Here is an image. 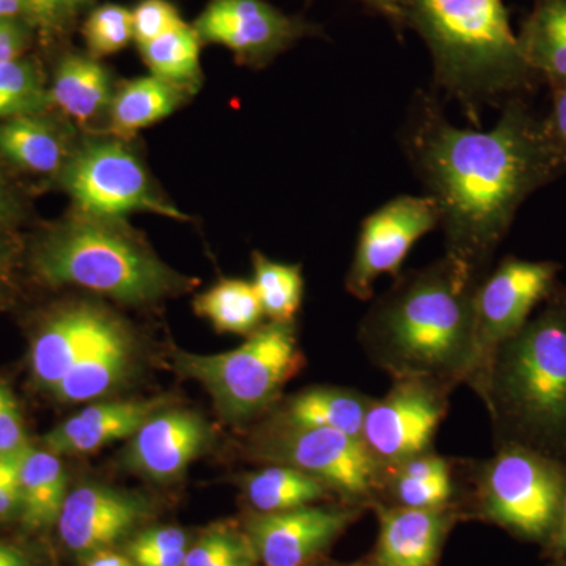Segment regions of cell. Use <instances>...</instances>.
Masks as SVG:
<instances>
[{
  "instance_id": "obj_1",
  "label": "cell",
  "mask_w": 566,
  "mask_h": 566,
  "mask_svg": "<svg viewBox=\"0 0 566 566\" xmlns=\"http://www.w3.org/2000/svg\"><path fill=\"white\" fill-rule=\"evenodd\" d=\"M501 111L488 132L458 128L434 93L419 91L401 129L406 158L438 207L447 255L480 275L528 197L566 174L545 115L526 98Z\"/></svg>"
},
{
  "instance_id": "obj_2",
  "label": "cell",
  "mask_w": 566,
  "mask_h": 566,
  "mask_svg": "<svg viewBox=\"0 0 566 566\" xmlns=\"http://www.w3.org/2000/svg\"><path fill=\"white\" fill-rule=\"evenodd\" d=\"M483 275L446 255L395 277L371 304L359 340L376 367L449 390L475 370L474 297Z\"/></svg>"
},
{
  "instance_id": "obj_3",
  "label": "cell",
  "mask_w": 566,
  "mask_h": 566,
  "mask_svg": "<svg viewBox=\"0 0 566 566\" xmlns=\"http://www.w3.org/2000/svg\"><path fill=\"white\" fill-rule=\"evenodd\" d=\"M405 29L419 33L434 85L472 125L486 107L527 98L542 81L528 69L504 0H401Z\"/></svg>"
},
{
  "instance_id": "obj_4",
  "label": "cell",
  "mask_w": 566,
  "mask_h": 566,
  "mask_svg": "<svg viewBox=\"0 0 566 566\" xmlns=\"http://www.w3.org/2000/svg\"><path fill=\"white\" fill-rule=\"evenodd\" d=\"M499 444L516 442L566 460V289L560 283L495 349L472 387Z\"/></svg>"
},
{
  "instance_id": "obj_5",
  "label": "cell",
  "mask_w": 566,
  "mask_h": 566,
  "mask_svg": "<svg viewBox=\"0 0 566 566\" xmlns=\"http://www.w3.org/2000/svg\"><path fill=\"white\" fill-rule=\"evenodd\" d=\"M33 268L48 285L81 286L134 305L155 303L189 285L122 221L81 212L41 241Z\"/></svg>"
},
{
  "instance_id": "obj_6",
  "label": "cell",
  "mask_w": 566,
  "mask_h": 566,
  "mask_svg": "<svg viewBox=\"0 0 566 566\" xmlns=\"http://www.w3.org/2000/svg\"><path fill=\"white\" fill-rule=\"evenodd\" d=\"M175 371L203 386L223 420L245 422L266 411L303 365L294 323L263 324L232 352L172 353Z\"/></svg>"
},
{
  "instance_id": "obj_7",
  "label": "cell",
  "mask_w": 566,
  "mask_h": 566,
  "mask_svg": "<svg viewBox=\"0 0 566 566\" xmlns=\"http://www.w3.org/2000/svg\"><path fill=\"white\" fill-rule=\"evenodd\" d=\"M566 488V460L504 442L476 472L483 516L520 538L549 543Z\"/></svg>"
},
{
  "instance_id": "obj_8",
  "label": "cell",
  "mask_w": 566,
  "mask_h": 566,
  "mask_svg": "<svg viewBox=\"0 0 566 566\" xmlns=\"http://www.w3.org/2000/svg\"><path fill=\"white\" fill-rule=\"evenodd\" d=\"M61 177L81 214L122 222L133 212L188 219L164 199L136 153L120 139L88 142L71 155Z\"/></svg>"
},
{
  "instance_id": "obj_9",
  "label": "cell",
  "mask_w": 566,
  "mask_h": 566,
  "mask_svg": "<svg viewBox=\"0 0 566 566\" xmlns=\"http://www.w3.org/2000/svg\"><path fill=\"white\" fill-rule=\"evenodd\" d=\"M256 455L268 463L300 469L349 504L371 501L381 490L385 469L363 438L342 431L274 422L256 439Z\"/></svg>"
},
{
  "instance_id": "obj_10",
  "label": "cell",
  "mask_w": 566,
  "mask_h": 566,
  "mask_svg": "<svg viewBox=\"0 0 566 566\" xmlns=\"http://www.w3.org/2000/svg\"><path fill=\"white\" fill-rule=\"evenodd\" d=\"M560 264L506 256L483 275L475 290V370L469 386L474 387L491 357L506 338L528 322L558 285Z\"/></svg>"
},
{
  "instance_id": "obj_11",
  "label": "cell",
  "mask_w": 566,
  "mask_h": 566,
  "mask_svg": "<svg viewBox=\"0 0 566 566\" xmlns=\"http://www.w3.org/2000/svg\"><path fill=\"white\" fill-rule=\"evenodd\" d=\"M452 390L422 379H398L392 389L371 401L363 441L382 469L430 452Z\"/></svg>"
},
{
  "instance_id": "obj_12",
  "label": "cell",
  "mask_w": 566,
  "mask_h": 566,
  "mask_svg": "<svg viewBox=\"0 0 566 566\" xmlns=\"http://www.w3.org/2000/svg\"><path fill=\"white\" fill-rule=\"evenodd\" d=\"M439 227V210L428 196H398L360 223L345 286L360 301L371 300L382 275L398 277L406 256L424 234Z\"/></svg>"
},
{
  "instance_id": "obj_13",
  "label": "cell",
  "mask_w": 566,
  "mask_h": 566,
  "mask_svg": "<svg viewBox=\"0 0 566 566\" xmlns=\"http://www.w3.org/2000/svg\"><path fill=\"white\" fill-rule=\"evenodd\" d=\"M193 29L200 40L221 44L251 65H264L294 41L318 32L264 0H211Z\"/></svg>"
},
{
  "instance_id": "obj_14",
  "label": "cell",
  "mask_w": 566,
  "mask_h": 566,
  "mask_svg": "<svg viewBox=\"0 0 566 566\" xmlns=\"http://www.w3.org/2000/svg\"><path fill=\"white\" fill-rule=\"evenodd\" d=\"M150 516L151 504L139 494L82 485L66 495L55 527L66 549L82 558L132 538Z\"/></svg>"
},
{
  "instance_id": "obj_15",
  "label": "cell",
  "mask_w": 566,
  "mask_h": 566,
  "mask_svg": "<svg viewBox=\"0 0 566 566\" xmlns=\"http://www.w3.org/2000/svg\"><path fill=\"white\" fill-rule=\"evenodd\" d=\"M357 512L344 506L307 505L281 513H256L245 532L264 566H308L322 556Z\"/></svg>"
},
{
  "instance_id": "obj_16",
  "label": "cell",
  "mask_w": 566,
  "mask_h": 566,
  "mask_svg": "<svg viewBox=\"0 0 566 566\" xmlns=\"http://www.w3.org/2000/svg\"><path fill=\"white\" fill-rule=\"evenodd\" d=\"M210 442L211 430L202 417L164 408L129 438L126 465L155 482H174Z\"/></svg>"
},
{
  "instance_id": "obj_17",
  "label": "cell",
  "mask_w": 566,
  "mask_h": 566,
  "mask_svg": "<svg viewBox=\"0 0 566 566\" xmlns=\"http://www.w3.org/2000/svg\"><path fill=\"white\" fill-rule=\"evenodd\" d=\"M164 397L91 405L44 436V449L54 455H85L112 442L129 439L155 412L167 408Z\"/></svg>"
},
{
  "instance_id": "obj_18",
  "label": "cell",
  "mask_w": 566,
  "mask_h": 566,
  "mask_svg": "<svg viewBox=\"0 0 566 566\" xmlns=\"http://www.w3.org/2000/svg\"><path fill=\"white\" fill-rule=\"evenodd\" d=\"M134 359L136 342L132 331L111 314L80 360L51 392L62 403L96 400L125 381Z\"/></svg>"
},
{
  "instance_id": "obj_19",
  "label": "cell",
  "mask_w": 566,
  "mask_h": 566,
  "mask_svg": "<svg viewBox=\"0 0 566 566\" xmlns=\"http://www.w3.org/2000/svg\"><path fill=\"white\" fill-rule=\"evenodd\" d=\"M455 517L452 506L419 510L394 505L379 510L374 566L438 565Z\"/></svg>"
},
{
  "instance_id": "obj_20",
  "label": "cell",
  "mask_w": 566,
  "mask_h": 566,
  "mask_svg": "<svg viewBox=\"0 0 566 566\" xmlns=\"http://www.w3.org/2000/svg\"><path fill=\"white\" fill-rule=\"evenodd\" d=\"M111 312L95 304H73L52 315L31 349L33 378L52 390L92 344Z\"/></svg>"
},
{
  "instance_id": "obj_21",
  "label": "cell",
  "mask_w": 566,
  "mask_h": 566,
  "mask_svg": "<svg viewBox=\"0 0 566 566\" xmlns=\"http://www.w3.org/2000/svg\"><path fill=\"white\" fill-rule=\"evenodd\" d=\"M371 398L354 389L322 386L293 395L283 403L275 423L289 427L329 428L363 438Z\"/></svg>"
},
{
  "instance_id": "obj_22",
  "label": "cell",
  "mask_w": 566,
  "mask_h": 566,
  "mask_svg": "<svg viewBox=\"0 0 566 566\" xmlns=\"http://www.w3.org/2000/svg\"><path fill=\"white\" fill-rule=\"evenodd\" d=\"M20 521L28 531L54 527L69 495V476L61 458L29 446L20 457Z\"/></svg>"
},
{
  "instance_id": "obj_23",
  "label": "cell",
  "mask_w": 566,
  "mask_h": 566,
  "mask_svg": "<svg viewBox=\"0 0 566 566\" xmlns=\"http://www.w3.org/2000/svg\"><path fill=\"white\" fill-rule=\"evenodd\" d=\"M73 153L55 123L40 115L0 120V156L32 174H62Z\"/></svg>"
},
{
  "instance_id": "obj_24",
  "label": "cell",
  "mask_w": 566,
  "mask_h": 566,
  "mask_svg": "<svg viewBox=\"0 0 566 566\" xmlns=\"http://www.w3.org/2000/svg\"><path fill=\"white\" fill-rule=\"evenodd\" d=\"M517 41L542 84L566 85V0H534Z\"/></svg>"
},
{
  "instance_id": "obj_25",
  "label": "cell",
  "mask_w": 566,
  "mask_h": 566,
  "mask_svg": "<svg viewBox=\"0 0 566 566\" xmlns=\"http://www.w3.org/2000/svg\"><path fill=\"white\" fill-rule=\"evenodd\" d=\"M381 493H389L395 506L405 509L452 506L455 495L452 464L430 450L392 468H385Z\"/></svg>"
},
{
  "instance_id": "obj_26",
  "label": "cell",
  "mask_w": 566,
  "mask_h": 566,
  "mask_svg": "<svg viewBox=\"0 0 566 566\" xmlns=\"http://www.w3.org/2000/svg\"><path fill=\"white\" fill-rule=\"evenodd\" d=\"M189 92L153 74L126 82L112 96L111 133L125 139L164 120L188 99Z\"/></svg>"
},
{
  "instance_id": "obj_27",
  "label": "cell",
  "mask_w": 566,
  "mask_h": 566,
  "mask_svg": "<svg viewBox=\"0 0 566 566\" xmlns=\"http://www.w3.org/2000/svg\"><path fill=\"white\" fill-rule=\"evenodd\" d=\"M112 96L109 71L87 55L63 59L50 88L51 104L82 125L109 112Z\"/></svg>"
},
{
  "instance_id": "obj_28",
  "label": "cell",
  "mask_w": 566,
  "mask_h": 566,
  "mask_svg": "<svg viewBox=\"0 0 566 566\" xmlns=\"http://www.w3.org/2000/svg\"><path fill=\"white\" fill-rule=\"evenodd\" d=\"M245 499L256 513H281L315 505L329 497L319 480L293 465L270 463L241 480Z\"/></svg>"
},
{
  "instance_id": "obj_29",
  "label": "cell",
  "mask_w": 566,
  "mask_h": 566,
  "mask_svg": "<svg viewBox=\"0 0 566 566\" xmlns=\"http://www.w3.org/2000/svg\"><path fill=\"white\" fill-rule=\"evenodd\" d=\"M193 311L219 333L245 337L266 318L252 281L243 279H221L193 300Z\"/></svg>"
},
{
  "instance_id": "obj_30",
  "label": "cell",
  "mask_w": 566,
  "mask_h": 566,
  "mask_svg": "<svg viewBox=\"0 0 566 566\" xmlns=\"http://www.w3.org/2000/svg\"><path fill=\"white\" fill-rule=\"evenodd\" d=\"M140 52L153 76L192 91L200 77V36L182 24L166 35L142 44Z\"/></svg>"
},
{
  "instance_id": "obj_31",
  "label": "cell",
  "mask_w": 566,
  "mask_h": 566,
  "mask_svg": "<svg viewBox=\"0 0 566 566\" xmlns=\"http://www.w3.org/2000/svg\"><path fill=\"white\" fill-rule=\"evenodd\" d=\"M253 289L270 322L294 323V316L303 304L304 277L300 264L273 262L263 253L255 252Z\"/></svg>"
},
{
  "instance_id": "obj_32",
  "label": "cell",
  "mask_w": 566,
  "mask_h": 566,
  "mask_svg": "<svg viewBox=\"0 0 566 566\" xmlns=\"http://www.w3.org/2000/svg\"><path fill=\"white\" fill-rule=\"evenodd\" d=\"M50 104V91L32 62L18 59L0 65V120L40 115Z\"/></svg>"
},
{
  "instance_id": "obj_33",
  "label": "cell",
  "mask_w": 566,
  "mask_h": 566,
  "mask_svg": "<svg viewBox=\"0 0 566 566\" xmlns=\"http://www.w3.org/2000/svg\"><path fill=\"white\" fill-rule=\"evenodd\" d=\"M84 36L95 59L125 50L134 40L133 11L115 3L99 7L85 21Z\"/></svg>"
},
{
  "instance_id": "obj_34",
  "label": "cell",
  "mask_w": 566,
  "mask_h": 566,
  "mask_svg": "<svg viewBox=\"0 0 566 566\" xmlns=\"http://www.w3.org/2000/svg\"><path fill=\"white\" fill-rule=\"evenodd\" d=\"M248 539V532L238 531L229 524H218L189 545L182 566H214Z\"/></svg>"
},
{
  "instance_id": "obj_35",
  "label": "cell",
  "mask_w": 566,
  "mask_h": 566,
  "mask_svg": "<svg viewBox=\"0 0 566 566\" xmlns=\"http://www.w3.org/2000/svg\"><path fill=\"white\" fill-rule=\"evenodd\" d=\"M185 24L180 13L167 0H142L133 10L134 40L142 44L166 35Z\"/></svg>"
},
{
  "instance_id": "obj_36",
  "label": "cell",
  "mask_w": 566,
  "mask_h": 566,
  "mask_svg": "<svg viewBox=\"0 0 566 566\" xmlns=\"http://www.w3.org/2000/svg\"><path fill=\"white\" fill-rule=\"evenodd\" d=\"M189 545H191L189 535L182 528L159 526L134 534L126 543L125 554L136 562L139 558L169 553V551L186 549Z\"/></svg>"
},
{
  "instance_id": "obj_37",
  "label": "cell",
  "mask_w": 566,
  "mask_h": 566,
  "mask_svg": "<svg viewBox=\"0 0 566 566\" xmlns=\"http://www.w3.org/2000/svg\"><path fill=\"white\" fill-rule=\"evenodd\" d=\"M28 447L20 406L9 387L0 381V457H20Z\"/></svg>"
},
{
  "instance_id": "obj_38",
  "label": "cell",
  "mask_w": 566,
  "mask_h": 566,
  "mask_svg": "<svg viewBox=\"0 0 566 566\" xmlns=\"http://www.w3.org/2000/svg\"><path fill=\"white\" fill-rule=\"evenodd\" d=\"M20 457H0V523L20 517Z\"/></svg>"
},
{
  "instance_id": "obj_39",
  "label": "cell",
  "mask_w": 566,
  "mask_h": 566,
  "mask_svg": "<svg viewBox=\"0 0 566 566\" xmlns=\"http://www.w3.org/2000/svg\"><path fill=\"white\" fill-rule=\"evenodd\" d=\"M545 120L557 147L566 155V85L551 88V111Z\"/></svg>"
},
{
  "instance_id": "obj_40",
  "label": "cell",
  "mask_w": 566,
  "mask_h": 566,
  "mask_svg": "<svg viewBox=\"0 0 566 566\" xmlns=\"http://www.w3.org/2000/svg\"><path fill=\"white\" fill-rule=\"evenodd\" d=\"M25 46V33L13 20H0V65L20 59Z\"/></svg>"
},
{
  "instance_id": "obj_41",
  "label": "cell",
  "mask_w": 566,
  "mask_h": 566,
  "mask_svg": "<svg viewBox=\"0 0 566 566\" xmlns=\"http://www.w3.org/2000/svg\"><path fill=\"white\" fill-rule=\"evenodd\" d=\"M364 6L379 17L386 18L394 25L395 31L401 32L405 29L403 11L401 0H363Z\"/></svg>"
},
{
  "instance_id": "obj_42",
  "label": "cell",
  "mask_w": 566,
  "mask_h": 566,
  "mask_svg": "<svg viewBox=\"0 0 566 566\" xmlns=\"http://www.w3.org/2000/svg\"><path fill=\"white\" fill-rule=\"evenodd\" d=\"M82 566H136L132 558L125 553H118L114 547L109 549L96 551L82 557Z\"/></svg>"
},
{
  "instance_id": "obj_43",
  "label": "cell",
  "mask_w": 566,
  "mask_h": 566,
  "mask_svg": "<svg viewBox=\"0 0 566 566\" xmlns=\"http://www.w3.org/2000/svg\"><path fill=\"white\" fill-rule=\"evenodd\" d=\"M25 2H28V10L44 25H51L65 10L61 0H25Z\"/></svg>"
},
{
  "instance_id": "obj_44",
  "label": "cell",
  "mask_w": 566,
  "mask_h": 566,
  "mask_svg": "<svg viewBox=\"0 0 566 566\" xmlns=\"http://www.w3.org/2000/svg\"><path fill=\"white\" fill-rule=\"evenodd\" d=\"M259 562L255 547H253L251 538H249L244 545H241L240 547H237V549L232 551V553L227 554V556L214 566H256Z\"/></svg>"
},
{
  "instance_id": "obj_45",
  "label": "cell",
  "mask_w": 566,
  "mask_h": 566,
  "mask_svg": "<svg viewBox=\"0 0 566 566\" xmlns=\"http://www.w3.org/2000/svg\"><path fill=\"white\" fill-rule=\"evenodd\" d=\"M186 549L169 551V553L156 554V556L139 558L134 562L136 566H182L185 564Z\"/></svg>"
},
{
  "instance_id": "obj_46",
  "label": "cell",
  "mask_w": 566,
  "mask_h": 566,
  "mask_svg": "<svg viewBox=\"0 0 566 566\" xmlns=\"http://www.w3.org/2000/svg\"><path fill=\"white\" fill-rule=\"evenodd\" d=\"M0 566H33L31 557L21 547L0 539Z\"/></svg>"
},
{
  "instance_id": "obj_47",
  "label": "cell",
  "mask_w": 566,
  "mask_h": 566,
  "mask_svg": "<svg viewBox=\"0 0 566 566\" xmlns=\"http://www.w3.org/2000/svg\"><path fill=\"white\" fill-rule=\"evenodd\" d=\"M547 545H551V547H553L557 554H560V556L566 557V488L556 531H554L553 538L549 539Z\"/></svg>"
},
{
  "instance_id": "obj_48",
  "label": "cell",
  "mask_w": 566,
  "mask_h": 566,
  "mask_svg": "<svg viewBox=\"0 0 566 566\" xmlns=\"http://www.w3.org/2000/svg\"><path fill=\"white\" fill-rule=\"evenodd\" d=\"M24 9H28L25 0H0V20H13Z\"/></svg>"
},
{
  "instance_id": "obj_49",
  "label": "cell",
  "mask_w": 566,
  "mask_h": 566,
  "mask_svg": "<svg viewBox=\"0 0 566 566\" xmlns=\"http://www.w3.org/2000/svg\"><path fill=\"white\" fill-rule=\"evenodd\" d=\"M14 249L7 241H0V277L9 271L11 262H13Z\"/></svg>"
},
{
  "instance_id": "obj_50",
  "label": "cell",
  "mask_w": 566,
  "mask_h": 566,
  "mask_svg": "<svg viewBox=\"0 0 566 566\" xmlns=\"http://www.w3.org/2000/svg\"><path fill=\"white\" fill-rule=\"evenodd\" d=\"M11 208H13V200H11L6 182L0 180V222H2L3 219L9 218L11 214Z\"/></svg>"
},
{
  "instance_id": "obj_51",
  "label": "cell",
  "mask_w": 566,
  "mask_h": 566,
  "mask_svg": "<svg viewBox=\"0 0 566 566\" xmlns=\"http://www.w3.org/2000/svg\"><path fill=\"white\" fill-rule=\"evenodd\" d=\"M63 9L66 7L77 6V3L85 2V0H61Z\"/></svg>"
},
{
  "instance_id": "obj_52",
  "label": "cell",
  "mask_w": 566,
  "mask_h": 566,
  "mask_svg": "<svg viewBox=\"0 0 566 566\" xmlns=\"http://www.w3.org/2000/svg\"><path fill=\"white\" fill-rule=\"evenodd\" d=\"M549 566H566V558H562V560H558L556 564Z\"/></svg>"
},
{
  "instance_id": "obj_53",
  "label": "cell",
  "mask_w": 566,
  "mask_h": 566,
  "mask_svg": "<svg viewBox=\"0 0 566 566\" xmlns=\"http://www.w3.org/2000/svg\"><path fill=\"white\" fill-rule=\"evenodd\" d=\"M335 566H367V565H335Z\"/></svg>"
}]
</instances>
